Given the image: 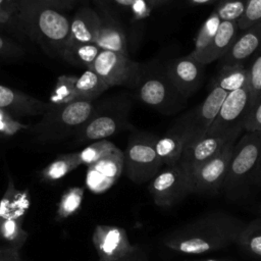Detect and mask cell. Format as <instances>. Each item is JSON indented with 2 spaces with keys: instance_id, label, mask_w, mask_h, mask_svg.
Segmentation results:
<instances>
[{
  "instance_id": "45",
  "label": "cell",
  "mask_w": 261,
  "mask_h": 261,
  "mask_svg": "<svg viewBox=\"0 0 261 261\" xmlns=\"http://www.w3.org/2000/svg\"><path fill=\"white\" fill-rule=\"evenodd\" d=\"M169 1H172V0H147L149 6L152 9H154V8H156L158 6H161V5H163V4H165V3L169 2Z\"/></svg>"
},
{
  "instance_id": "41",
  "label": "cell",
  "mask_w": 261,
  "mask_h": 261,
  "mask_svg": "<svg viewBox=\"0 0 261 261\" xmlns=\"http://www.w3.org/2000/svg\"><path fill=\"white\" fill-rule=\"evenodd\" d=\"M114 261H147V255L144 251H142L140 248H138L132 254H129L123 258H120L118 260H114Z\"/></svg>"
},
{
  "instance_id": "47",
  "label": "cell",
  "mask_w": 261,
  "mask_h": 261,
  "mask_svg": "<svg viewBox=\"0 0 261 261\" xmlns=\"http://www.w3.org/2000/svg\"><path fill=\"white\" fill-rule=\"evenodd\" d=\"M27 1H31V2H34V1H42V0H20V2H27Z\"/></svg>"
},
{
  "instance_id": "18",
  "label": "cell",
  "mask_w": 261,
  "mask_h": 261,
  "mask_svg": "<svg viewBox=\"0 0 261 261\" xmlns=\"http://www.w3.org/2000/svg\"><path fill=\"white\" fill-rule=\"evenodd\" d=\"M52 104L37 99L29 94L0 85V109L6 110L15 117L43 115Z\"/></svg>"
},
{
  "instance_id": "6",
  "label": "cell",
  "mask_w": 261,
  "mask_h": 261,
  "mask_svg": "<svg viewBox=\"0 0 261 261\" xmlns=\"http://www.w3.org/2000/svg\"><path fill=\"white\" fill-rule=\"evenodd\" d=\"M148 191L156 206L170 208L179 204L186 197L194 194L189 169L178 162L164 166L149 181Z\"/></svg>"
},
{
  "instance_id": "14",
  "label": "cell",
  "mask_w": 261,
  "mask_h": 261,
  "mask_svg": "<svg viewBox=\"0 0 261 261\" xmlns=\"http://www.w3.org/2000/svg\"><path fill=\"white\" fill-rule=\"evenodd\" d=\"M227 94L221 88L211 85L207 97L199 105L181 115L190 128V140L201 138L207 134Z\"/></svg>"
},
{
  "instance_id": "43",
  "label": "cell",
  "mask_w": 261,
  "mask_h": 261,
  "mask_svg": "<svg viewBox=\"0 0 261 261\" xmlns=\"http://www.w3.org/2000/svg\"><path fill=\"white\" fill-rule=\"evenodd\" d=\"M43 2L55 7L56 9H61V8H65V7H69L74 0H42Z\"/></svg>"
},
{
  "instance_id": "37",
  "label": "cell",
  "mask_w": 261,
  "mask_h": 261,
  "mask_svg": "<svg viewBox=\"0 0 261 261\" xmlns=\"http://www.w3.org/2000/svg\"><path fill=\"white\" fill-rule=\"evenodd\" d=\"M261 20V0H249L247 10L241 20L238 22L241 31L257 23Z\"/></svg>"
},
{
  "instance_id": "35",
  "label": "cell",
  "mask_w": 261,
  "mask_h": 261,
  "mask_svg": "<svg viewBox=\"0 0 261 261\" xmlns=\"http://www.w3.org/2000/svg\"><path fill=\"white\" fill-rule=\"evenodd\" d=\"M248 72V88L255 103L261 99V49L251 58Z\"/></svg>"
},
{
  "instance_id": "26",
  "label": "cell",
  "mask_w": 261,
  "mask_h": 261,
  "mask_svg": "<svg viewBox=\"0 0 261 261\" xmlns=\"http://www.w3.org/2000/svg\"><path fill=\"white\" fill-rule=\"evenodd\" d=\"M100 51L101 49L95 43L68 44L66 45L61 57L74 66L89 69L96 60Z\"/></svg>"
},
{
  "instance_id": "17",
  "label": "cell",
  "mask_w": 261,
  "mask_h": 261,
  "mask_svg": "<svg viewBox=\"0 0 261 261\" xmlns=\"http://www.w3.org/2000/svg\"><path fill=\"white\" fill-rule=\"evenodd\" d=\"M190 138L191 132L182 116L162 137H157L155 148L163 166H171L180 161L184 149Z\"/></svg>"
},
{
  "instance_id": "42",
  "label": "cell",
  "mask_w": 261,
  "mask_h": 261,
  "mask_svg": "<svg viewBox=\"0 0 261 261\" xmlns=\"http://www.w3.org/2000/svg\"><path fill=\"white\" fill-rule=\"evenodd\" d=\"M14 49H18L13 43L0 35V54H11Z\"/></svg>"
},
{
  "instance_id": "27",
  "label": "cell",
  "mask_w": 261,
  "mask_h": 261,
  "mask_svg": "<svg viewBox=\"0 0 261 261\" xmlns=\"http://www.w3.org/2000/svg\"><path fill=\"white\" fill-rule=\"evenodd\" d=\"M28 232L22 228L21 220L10 214H0V240L6 246L20 248L28 239Z\"/></svg>"
},
{
  "instance_id": "20",
  "label": "cell",
  "mask_w": 261,
  "mask_h": 261,
  "mask_svg": "<svg viewBox=\"0 0 261 261\" xmlns=\"http://www.w3.org/2000/svg\"><path fill=\"white\" fill-rule=\"evenodd\" d=\"M101 23L100 14L90 7H82L70 19L68 44L95 43Z\"/></svg>"
},
{
  "instance_id": "23",
  "label": "cell",
  "mask_w": 261,
  "mask_h": 261,
  "mask_svg": "<svg viewBox=\"0 0 261 261\" xmlns=\"http://www.w3.org/2000/svg\"><path fill=\"white\" fill-rule=\"evenodd\" d=\"M248 79V66L245 63H236L219 66L211 85L221 88L226 93H230L247 87Z\"/></svg>"
},
{
  "instance_id": "30",
  "label": "cell",
  "mask_w": 261,
  "mask_h": 261,
  "mask_svg": "<svg viewBox=\"0 0 261 261\" xmlns=\"http://www.w3.org/2000/svg\"><path fill=\"white\" fill-rule=\"evenodd\" d=\"M237 244L250 254L261 257V216L246 223Z\"/></svg>"
},
{
  "instance_id": "36",
  "label": "cell",
  "mask_w": 261,
  "mask_h": 261,
  "mask_svg": "<svg viewBox=\"0 0 261 261\" xmlns=\"http://www.w3.org/2000/svg\"><path fill=\"white\" fill-rule=\"evenodd\" d=\"M27 129H31L29 124L23 123L18 117H15L8 111L0 109V136L13 137Z\"/></svg>"
},
{
  "instance_id": "12",
  "label": "cell",
  "mask_w": 261,
  "mask_h": 261,
  "mask_svg": "<svg viewBox=\"0 0 261 261\" xmlns=\"http://www.w3.org/2000/svg\"><path fill=\"white\" fill-rule=\"evenodd\" d=\"M99 261H114L123 258L139 247L133 245L124 228L115 225H96L92 234Z\"/></svg>"
},
{
  "instance_id": "48",
  "label": "cell",
  "mask_w": 261,
  "mask_h": 261,
  "mask_svg": "<svg viewBox=\"0 0 261 261\" xmlns=\"http://www.w3.org/2000/svg\"><path fill=\"white\" fill-rule=\"evenodd\" d=\"M258 178L260 179V181H261V166H260V170H259V175H258Z\"/></svg>"
},
{
  "instance_id": "25",
  "label": "cell",
  "mask_w": 261,
  "mask_h": 261,
  "mask_svg": "<svg viewBox=\"0 0 261 261\" xmlns=\"http://www.w3.org/2000/svg\"><path fill=\"white\" fill-rule=\"evenodd\" d=\"M81 165L79 152L61 154L41 170L40 176L44 181H56L63 178Z\"/></svg>"
},
{
  "instance_id": "40",
  "label": "cell",
  "mask_w": 261,
  "mask_h": 261,
  "mask_svg": "<svg viewBox=\"0 0 261 261\" xmlns=\"http://www.w3.org/2000/svg\"><path fill=\"white\" fill-rule=\"evenodd\" d=\"M0 261H21L20 248L10 246L0 247Z\"/></svg>"
},
{
  "instance_id": "28",
  "label": "cell",
  "mask_w": 261,
  "mask_h": 261,
  "mask_svg": "<svg viewBox=\"0 0 261 261\" xmlns=\"http://www.w3.org/2000/svg\"><path fill=\"white\" fill-rule=\"evenodd\" d=\"M221 23V19L217 15V13L213 10L208 17L201 24L195 40H194V49L189 53L192 57L199 59V57L203 54V52L208 48L213 38L215 37L219 25Z\"/></svg>"
},
{
  "instance_id": "9",
  "label": "cell",
  "mask_w": 261,
  "mask_h": 261,
  "mask_svg": "<svg viewBox=\"0 0 261 261\" xmlns=\"http://www.w3.org/2000/svg\"><path fill=\"white\" fill-rule=\"evenodd\" d=\"M94 70L110 87H138L143 76L141 64L121 53L101 50L89 68Z\"/></svg>"
},
{
  "instance_id": "34",
  "label": "cell",
  "mask_w": 261,
  "mask_h": 261,
  "mask_svg": "<svg viewBox=\"0 0 261 261\" xmlns=\"http://www.w3.org/2000/svg\"><path fill=\"white\" fill-rule=\"evenodd\" d=\"M104 6L112 8H120L130 11L135 19H143L147 17L152 8L149 6L147 0H96Z\"/></svg>"
},
{
  "instance_id": "13",
  "label": "cell",
  "mask_w": 261,
  "mask_h": 261,
  "mask_svg": "<svg viewBox=\"0 0 261 261\" xmlns=\"http://www.w3.org/2000/svg\"><path fill=\"white\" fill-rule=\"evenodd\" d=\"M205 66L188 54L169 60L163 69L178 92L189 99L201 87L205 76Z\"/></svg>"
},
{
  "instance_id": "33",
  "label": "cell",
  "mask_w": 261,
  "mask_h": 261,
  "mask_svg": "<svg viewBox=\"0 0 261 261\" xmlns=\"http://www.w3.org/2000/svg\"><path fill=\"white\" fill-rule=\"evenodd\" d=\"M248 3L249 0H219L214 11L221 21L239 22L247 10Z\"/></svg>"
},
{
  "instance_id": "16",
  "label": "cell",
  "mask_w": 261,
  "mask_h": 261,
  "mask_svg": "<svg viewBox=\"0 0 261 261\" xmlns=\"http://www.w3.org/2000/svg\"><path fill=\"white\" fill-rule=\"evenodd\" d=\"M242 134L243 132H236L221 136L205 135L201 138L190 140L184 149L179 162L189 170H192L216 155L228 143L238 140Z\"/></svg>"
},
{
  "instance_id": "10",
  "label": "cell",
  "mask_w": 261,
  "mask_h": 261,
  "mask_svg": "<svg viewBox=\"0 0 261 261\" xmlns=\"http://www.w3.org/2000/svg\"><path fill=\"white\" fill-rule=\"evenodd\" d=\"M237 141H231L216 155L189 170L194 194L215 196L222 192Z\"/></svg>"
},
{
  "instance_id": "4",
  "label": "cell",
  "mask_w": 261,
  "mask_h": 261,
  "mask_svg": "<svg viewBox=\"0 0 261 261\" xmlns=\"http://www.w3.org/2000/svg\"><path fill=\"white\" fill-rule=\"evenodd\" d=\"M94 101L76 100L71 103L52 105L41 119L31 127L35 138L42 143L61 141L76 132L95 112Z\"/></svg>"
},
{
  "instance_id": "31",
  "label": "cell",
  "mask_w": 261,
  "mask_h": 261,
  "mask_svg": "<svg viewBox=\"0 0 261 261\" xmlns=\"http://www.w3.org/2000/svg\"><path fill=\"white\" fill-rule=\"evenodd\" d=\"M76 75L62 74L57 77L54 89L50 95L49 103L52 105H61L76 101L74 84Z\"/></svg>"
},
{
  "instance_id": "32",
  "label": "cell",
  "mask_w": 261,
  "mask_h": 261,
  "mask_svg": "<svg viewBox=\"0 0 261 261\" xmlns=\"http://www.w3.org/2000/svg\"><path fill=\"white\" fill-rule=\"evenodd\" d=\"M117 147L108 140H100L96 142H92L86 148L79 152V158L82 165H86L87 167L97 162L101 158L107 156L111 152H113Z\"/></svg>"
},
{
  "instance_id": "8",
  "label": "cell",
  "mask_w": 261,
  "mask_h": 261,
  "mask_svg": "<svg viewBox=\"0 0 261 261\" xmlns=\"http://www.w3.org/2000/svg\"><path fill=\"white\" fill-rule=\"evenodd\" d=\"M128 101H118L115 106L95 109L91 118L76 132L75 141L79 144L106 140L127 125Z\"/></svg>"
},
{
  "instance_id": "15",
  "label": "cell",
  "mask_w": 261,
  "mask_h": 261,
  "mask_svg": "<svg viewBox=\"0 0 261 261\" xmlns=\"http://www.w3.org/2000/svg\"><path fill=\"white\" fill-rule=\"evenodd\" d=\"M123 169L124 155L120 149L116 148L107 156L88 166L86 186L96 194L106 192L119 178Z\"/></svg>"
},
{
  "instance_id": "38",
  "label": "cell",
  "mask_w": 261,
  "mask_h": 261,
  "mask_svg": "<svg viewBox=\"0 0 261 261\" xmlns=\"http://www.w3.org/2000/svg\"><path fill=\"white\" fill-rule=\"evenodd\" d=\"M243 128L244 132H261V99L253 104Z\"/></svg>"
},
{
  "instance_id": "44",
  "label": "cell",
  "mask_w": 261,
  "mask_h": 261,
  "mask_svg": "<svg viewBox=\"0 0 261 261\" xmlns=\"http://www.w3.org/2000/svg\"><path fill=\"white\" fill-rule=\"evenodd\" d=\"M219 0H187L189 5L191 6H203V5H211L216 4Z\"/></svg>"
},
{
  "instance_id": "2",
  "label": "cell",
  "mask_w": 261,
  "mask_h": 261,
  "mask_svg": "<svg viewBox=\"0 0 261 261\" xmlns=\"http://www.w3.org/2000/svg\"><path fill=\"white\" fill-rule=\"evenodd\" d=\"M17 18L24 31L46 51L61 56L69 38L70 20L43 1L20 2Z\"/></svg>"
},
{
  "instance_id": "29",
  "label": "cell",
  "mask_w": 261,
  "mask_h": 261,
  "mask_svg": "<svg viewBox=\"0 0 261 261\" xmlns=\"http://www.w3.org/2000/svg\"><path fill=\"white\" fill-rule=\"evenodd\" d=\"M85 189L83 187H71L67 189L60 197L57 207L55 219L62 221L74 215L81 208L84 200Z\"/></svg>"
},
{
  "instance_id": "49",
  "label": "cell",
  "mask_w": 261,
  "mask_h": 261,
  "mask_svg": "<svg viewBox=\"0 0 261 261\" xmlns=\"http://www.w3.org/2000/svg\"><path fill=\"white\" fill-rule=\"evenodd\" d=\"M260 214H261V207H260Z\"/></svg>"
},
{
  "instance_id": "46",
  "label": "cell",
  "mask_w": 261,
  "mask_h": 261,
  "mask_svg": "<svg viewBox=\"0 0 261 261\" xmlns=\"http://www.w3.org/2000/svg\"><path fill=\"white\" fill-rule=\"evenodd\" d=\"M189 261H230V260H225V259H215V258H201V259H193Z\"/></svg>"
},
{
  "instance_id": "1",
  "label": "cell",
  "mask_w": 261,
  "mask_h": 261,
  "mask_svg": "<svg viewBox=\"0 0 261 261\" xmlns=\"http://www.w3.org/2000/svg\"><path fill=\"white\" fill-rule=\"evenodd\" d=\"M247 222L223 210L203 213L163 239L168 250L186 255H200L237 244Z\"/></svg>"
},
{
  "instance_id": "3",
  "label": "cell",
  "mask_w": 261,
  "mask_h": 261,
  "mask_svg": "<svg viewBox=\"0 0 261 261\" xmlns=\"http://www.w3.org/2000/svg\"><path fill=\"white\" fill-rule=\"evenodd\" d=\"M261 166V132H245L236 142L222 192L236 201L246 196Z\"/></svg>"
},
{
  "instance_id": "5",
  "label": "cell",
  "mask_w": 261,
  "mask_h": 261,
  "mask_svg": "<svg viewBox=\"0 0 261 261\" xmlns=\"http://www.w3.org/2000/svg\"><path fill=\"white\" fill-rule=\"evenodd\" d=\"M157 137L148 133L135 132L129 136L124 155L126 176L135 184L150 181L163 167L155 144Z\"/></svg>"
},
{
  "instance_id": "19",
  "label": "cell",
  "mask_w": 261,
  "mask_h": 261,
  "mask_svg": "<svg viewBox=\"0 0 261 261\" xmlns=\"http://www.w3.org/2000/svg\"><path fill=\"white\" fill-rule=\"evenodd\" d=\"M261 49V20L241 31L226 53L218 60L219 66L246 63Z\"/></svg>"
},
{
  "instance_id": "22",
  "label": "cell",
  "mask_w": 261,
  "mask_h": 261,
  "mask_svg": "<svg viewBox=\"0 0 261 261\" xmlns=\"http://www.w3.org/2000/svg\"><path fill=\"white\" fill-rule=\"evenodd\" d=\"M101 23L95 44L101 50L128 55L126 38L122 29L109 15H100Z\"/></svg>"
},
{
  "instance_id": "7",
  "label": "cell",
  "mask_w": 261,
  "mask_h": 261,
  "mask_svg": "<svg viewBox=\"0 0 261 261\" xmlns=\"http://www.w3.org/2000/svg\"><path fill=\"white\" fill-rule=\"evenodd\" d=\"M140 100L164 114H173L185 107L187 98L182 96L168 79L164 69L144 75L138 85Z\"/></svg>"
},
{
  "instance_id": "24",
  "label": "cell",
  "mask_w": 261,
  "mask_h": 261,
  "mask_svg": "<svg viewBox=\"0 0 261 261\" xmlns=\"http://www.w3.org/2000/svg\"><path fill=\"white\" fill-rule=\"evenodd\" d=\"M107 89H109L107 84L92 69H86L76 75L74 90L77 100L94 101Z\"/></svg>"
},
{
  "instance_id": "11",
  "label": "cell",
  "mask_w": 261,
  "mask_h": 261,
  "mask_svg": "<svg viewBox=\"0 0 261 261\" xmlns=\"http://www.w3.org/2000/svg\"><path fill=\"white\" fill-rule=\"evenodd\" d=\"M253 104V97L248 86L228 93L206 135L221 136L244 132V123Z\"/></svg>"
},
{
  "instance_id": "39",
  "label": "cell",
  "mask_w": 261,
  "mask_h": 261,
  "mask_svg": "<svg viewBox=\"0 0 261 261\" xmlns=\"http://www.w3.org/2000/svg\"><path fill=\"white\" fill-rule=\"evenodd\" d=\"M20 9V0H0V23L9 22L17 16Z\"/></svg>"
},
{
  "instance_id": "21",
  "label": "cell",
  "mask_w": 261,
  "mask_h": 261,
  "mask_svg": "<svg viewBox=\"0 0 261 261\" xmlns=\"http://www.w3.org/2000/svg\"><path fill=\"white\" fill-rule=\"evenodd\" d=\"M240 32L237 21H221L212 42L197 60L205 65L219 60L226 53Z\"/></svg>"
},
{
  "instance_id": "50",
  "label": "cell",
  "mask_w": 261,
  "mask_h": 261,
  "mask_svg": "<svg viewBox=\"0 0 261 261\" xmlns=\"http://www.w3.org/2000/svg\"><path fill=\"white\" fill-rule=\"evenodd\" d=\"M259 100H260V99H259Z\"/></svg>"
}]
</instances>
